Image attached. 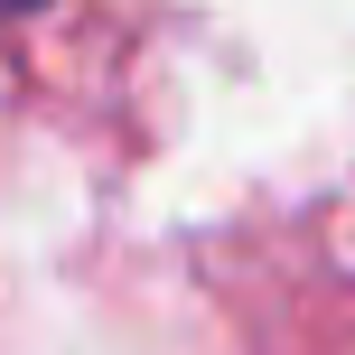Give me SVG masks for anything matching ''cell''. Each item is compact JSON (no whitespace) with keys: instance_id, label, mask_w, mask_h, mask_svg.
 <instances>
[{"instance_id":"6da1fadb","label":"cell","mask_w":355,"mask_h":355,"mask_svg":"<svg viewBox=\"0 0 355 355\" xmlns=\"http://www.w3.org/2000/svg\"><path fill=\"white\" fill-rule=\"evenodd\" d=\"M19 10H37V0H0V19H19Z\"/></svg>"}]
</instances>
